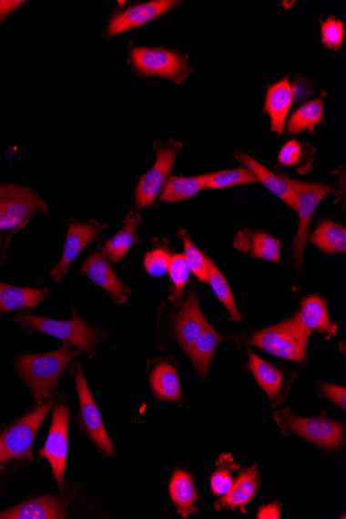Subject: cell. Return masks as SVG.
Listing matches in <instances>:
<instances>
[{"instance_id":"6da1fadb","label":"cell","mask_w":346,"mask_h":519,"mask_svg":"<svg viewBox=\"0 0 346 519\" xmlns=\"http://www.w3.org/2000/svg\"><path fill=\"white\" fill-rule=\"evenodd\" d=\"M69 343H65L56 352L22 356L17 360L18 371L32 390L37 406L41 407L45 399L56 386L60 374L72 358L78 356Z\"/></svg>"},{"instance_id":"7a4b0ae2","label":"cell","mask_w":346,"mask_h":519,"mask_svg":"<svg viewBox=\"0 0 346 519\" xmlns=\"http://www.w3.org/2000/svg\"><path fill=\"white\" fill-rule=\"evenodd\" d=\"M311 334L293 317L255 334L252 345L285 360L300 362L306 356Z\"/></svg>"},{"instance_id":"3957f363","label":"cell","mask_w":346,"mask_h":519,"mask_svg":"<svg viewBox=\"0 0 346 519\" xmlns=\"http://www.w3.org/2000/svg\"><path fill=\"white\" fill-rule=\"evenodd\" d=\"M274 419L283 434L296 433L323 448L337 449L343 445L342 424L327 417L300 418L285 409L275 411Z\"/></svg>"},{"instance_id":"277c9868","label":"cell","mask_w":346,"mask_h":519,"mask_svg":"<svg viewBox=\"0 0 346 519\" xmlns=\"http://www.w3.org/2000/svg\"><path fill=\"white\" fill-rule=\"evenodd\" d=\"M52 406V401L42 404L39 409L19 420L0 436V469L14 460L34 461V441Z\"/></svg>"},{"instance_id":"5b68a950","label":"cell","mask_w":346,"mask_h":519,"mask_svg":"<svg viewBox=\"0 0 346 519\" xmlns=\"http://www.w3.org/2000/svg\"><path fill=\"white\" fill-rule=\"evenodd\" d=\"M281 177L295 191L298 198L299 228L295 241H293L292 258L293 262L300 265L303 262L313 213L323 198L334 192L335 188L327 184H313V182L292 180L287 175H281Z\"/></svg>"},{"instance_id":"8992f818","label":"cell","mask_w":346,"mask_h":519,"mask_svg":"<svg viewBox=\"0 0 346 519\" xmlns=\"http://www.w3.org/2000/svg\"><path fill=\"white\" fill-rule=\"evenodd\" d=\"M17 322L22 326L33 327L35 330L63 340L65 343H69L86 352L93 348L97 339V329L82 322L77 311L75 310L71 322H59V320L36 317L28 312L20 313Z\"/></svg>"},{"instance_id":"52a82bcc","label":"cell","mask_w":346,"mask_h":519,"mask_svg":"<svg viewBox=\"0 0 346 519\" xmlns=\"http://www.w3.org/2000/svg\"><path fill=\"white\" fill-rule=\"evenodd\" d=\"M47 211L46 203L33 189L15 185L0 187V231L18 227Z\"/></svg>"},{"instance_id":"ba28073f","label":"cell","mask_w":346,"mask_h":519,"mask_svg":"<svg viewBox=\"0 0 346 519\" xmlns=\"http://www.w3.org/2000/svg\"><path fill=\"white\" fill-rule=\"evenodd\" d=\"M131 57L140 74L155 78L182 80L188 71L185 56L161 48L137 47L132 49Z\"/></svg>"},{"instance_id":"9c48e42d","label":"cell","mask_w":346,"mask_h":519,"mask_svg":"<svg viewBox=\"0 0 346 519\" xmlns=\"http://www.w3.org/2000/svg\"><path fill=\"white\" fill-rule=\"evenodd\" d=\"M71 414L66 404L54 410V420L49 436L41 450L40 456L47 460L60 486L65 484V471L67 455V433Z\"/></svg>"},{"instance_id":"30bf717a","label":"cell","mask_w":346,"mask_h":519,"mask_svg":"<svg viewBox=\"0 0 346 519\" xmlns=\"http://www.w3.org/2000/svg\"><path fill=\"white\" fill-rule=\"evenodd\" d=\"M77 365L78 368L74 374V379L79 396L82 423H84L88 437L93 440L97 448L101 449L103 452L112 455L115 453L114 445H112L108 433L105 430L100 411L89 392L85 372L80 364Z\"/></svg>"},{"instance_id":"8fae6325","label":"cell","mask_w":346,"mask_h":519,"mask_svg":"<svg viewBox=\"0 0 346 519\" xmlns=\"http://www.w3.org/2000/svg\"><path fill=\"white\" fill-rule=\"evenodd\" d=\"M175 147L176 144H168L161 148L158 151L157 161L152 170L140 179L137 191V203L139 208L148 207L162 192L171 167L176 161L178 151Z\"/></svg>"},{"instance_id":"7c38bea8","label":"cell","mask_w":346,"mask_h":519,"mask_svg":"<svg viewBox=\"0 0 346 519\" xmlns=\"http://www.w3.org/2000/svg\"><path fill=\"white\" fill-rule=\"evenodd\" d=\"M177 4L173 0H157V2L133 5L124 12H117L110 21L107 33L109 36H115L132 28L144 26L146 23L161 16Z\"/></svg>"},{"instance_id":"4fadbf2b","label":"cell","mask_w":346,"mask_h":519,"mask_svg":"<svg viewBox=\"0 0 346 519\" xmlns=\"http://www.w3.org/2000/svg\"><path fill=\"white\" fill-rule=\"evenodd\" d=\"M82 274L105 289L117 303H126L127 295L132 293V289L119 280L107 257L100 252H95L87 257L82 266Z\"/></svg>"},{"instance_id":"5bb4252c","label":"cell","mask_w":346,"mask_h":519,"mask_svg":"<svg viewBox=\"0 0 346 519\" xmlns=\"http://www.w3.org/2000/svg\"><path fill=\"white\" fill-rule=\"evenodd\" d=\"M104 225L97 223L96 221L88 224L73 223L67 232L62 261L51 271L52 276L56 281L64 277L67 273L69 265L75 261L87 244L99 238V234Z\"/></svg>"},{"instance_id":"9a60e30c","label":"cell","mask_w":346,"mask_h":519,"mask_svg":"<svg viewBox=\"0 0 346 519\" xmlns=\"http://www.w3.org/2000/svg\"><path fill=\"white\" fill-rule=\"evenodd\" d=\"M208 322L200 310L198 295L192 292L183 305L176 320V336L179 345L189 353L199 336L208 327Z\"/></svg>"},{"instance_id":"2e32d148","label":"cell","mask_w":346,"mask_h":519,"mask_svg":"<svg viewBox=\"0 0 346 519\" xmlns=\"http://www.w3.org/2000/svg\"><path fill=\"white\" fill-rule=\"evenodd\" d=\"M233 245L244 254L262 261L280 263L281 243L266 233L247 229L240 232L233 240Z\"/></svg>"},{"instance_id":"e0dca14e","label":"cell","mask_w":346,"mask_h":519,"mask_svg":"<svg viewBox=\"0 0 346 519\" xmlns=\"http://www.w3.org/2000/svg\"><path fill=\"white\" fill-rule=\"evenodd\" d=\"M259 486L258 465H253V467L240 472L229 493L222 495V498L215 503V509H239L244 513L247 503H250L255 494H257Z\"/></svg>"},{"instance_id":"ac0fdd59","label":"cell","mask_w":346,"mask_h":519,"mask_svg":"<svg viewBox=\"0 0 346 519\" xmlns=\"http://www.w3.org/2000/svg\"><path fill=\"white\" fill-rule=\"evenodd\" d=\"M298 322L306 330L312 333L317 330L333 337L337 333V326L330 319L327 302L323 297L313 295L306 297L300 304V311L296 316Z\"/></svg>"},{"instance_id":"d6986e66","label":"cell","mask_w":346,"mask_h":519,"mask_svg":"<svg viewBox=\"0 0 346 519\" xmlns=\"http://www.w3.org/2000/svg\"><path fill=\"white\" fill-rule=\"evenodd\" d=\"M66 516V503L52 497L30 500L0 514V519H59Z\"/></svg>"},{"instance_id":"ffe728a7","label":"cell","mask_w":346,"mask_h":519,"mask_svg":"<svg viewBox=\"0 0 346 519\" xmlns=\"http://www.w3.org/2000/svg\"><path fill=\"white\" fill-rule=\"evenodd\" d=\"M239 162H242L248 170H249L261 182L267 189L270 191L277 197H280L284 202H287L290 207L297 211L298 198L295 191L283 180L282 177H278L268 168L262 166L258 161H255L251 157L244 154V152H238L236 155Z\"/></svg>"},{"instance_id":"44dd1931","label":"cell","mask_w":346,"mask_h":519,"mask_svg":"<svg viewBox=\"0 0 346 519\" xmlns=\"http://www.w3.org/2000/svg\"><path fill=\"white\" fill-rule=\"evenodd\" d=\"M293 98V89L290 80L285 78L270 87L268 90L266 109L272 121V131L278 134L284 132Z\"/></svg>"},{"instance_id":"7402d4cb","label":"cell","mask_w":346,"mask_h":519,"mask_svg":"<svg viewBox=\"0 0 346 519\" xmlns=\"http://www.w3.org/2000/svg\"><path fill=\"white\" fill-rule=\"evenodd\" d=\"M48 293L47 288H25L0 282V310L12 312L25 308H36L46 299Z\"/></svg>"},{"instance_id":"603a6c76","label":"cell","mask_w":346,"mask_h":519,"mask_svg":"<svg viewBox=\"0 0 346 519\" xmlns=\"http://www.w3.org/2000/svg\"><path fill=\"white\" fill-rule=\"evenodd\" d=\"M169 492L178 514L188 518L197 511L194 503L198 499V493L188 472L182 470L175 472L169 485Z\"/></svg>"},{"instance_id":"cb8c5ba5","label":"cell","mask_w":346,"mask_h":519,"mask_svg":"<svg viewBox=\"0 0 346 519\" xmlns=\"http://www.w3.org/2000/svg\"><path fill=\"white\" fill-rule=\"evenodd\" d=\"M140 213L133 212L124 221L122 231L111 238L103 247L104 255L111 262L123 261L127 252L133 247L137 240V226L140 223Z\"/></svg>"},{"instance_id":"d4e9b609","label":"cell","mask_w":346,"mask_h":519,"mask_svg":"<svg viewBox=\"0 0 346 519\" xmlns=\"http://www.w3.org/2000/svg\"><path fill=\"white\" fill-rule=\"evenodd\" d=\"M249 366L255 379L267 393L269 399L272 400L277 399L283 388L282 373L275 366L255 355L252 350H249Z\"/></svg>"},{"instance_id":"484cf974","label":"cell","mask_w":346,"mask_h":519,"mask_svg":"<svg viewBox=\"0 0 346 519\" xmlns=\"http://www.w3.org/2000/svg\"><path fill=\"white\" fill-rule=\"evenodd\" d=\"M222 340V336L208 325L188 353L201 377H207L216 348Z\"/></svg>"},{"instance_id":"4316f807","label":"cell","mask_w":346,"mask_h":519,"mask_svg":"<svg viewBox=\"0 0 346 519\" xmlns=\"http://www.w3.org/2000/svg\"><path fill=\"white\" fill-rule=\"evenodd\" d=\"M150 384L158 399L178 401L182 395L178 374L169 363H161L157 366L150 376Z\"/></svg>"},{"instance_id":"83f0119b","label":"cell","mask_w":346,"mask_h":519,"mask_svg":"<svg viewBox=\"0 0 346 519\" xmlns=\"http://www.w3.org/2000/svg\"><path fill=\"white\" fill-rule=\"evenodd\" d=\"M310 240L325 254H344L346 251V229L332 221H323Z\"/></svg>"},{"instance_id":"f1b7e54d","label":"cell","mask_w":346,"mask_h":519,"mask_svg":"<svg viewBox=\"0 0 346 519\" xmlns=\"http://www.w3.org/2000/svg\"><path fill=\"white\" fill-rule=\"evenodd\" d=\"M208 174L199 177H171L164 185L161 201L178 202L197 195L207 186Z\"/></svg>"},{"instance_id":"f546056e","label":"cell","mask_w":346,"mask_h":519,"mask_svg":"<svg viewBox=\"0 0 346 519\" xmlns=\"http://www.w3.org/2000/svg\"><path fill=\"white\" fill-rule=\"evenodd\" d=\"M208 282L212 286L218 299L229 310L230 320L239 322L242 319V315L238 311L235 297H233L228 281L210 259H209L208 266Z\"/></svg>"},{"instance_id":"4dcf8cb0","label":"cell","mask_w":346,"mask_h":519,"mask_svg":"<svg viewBox=\"0 0 346 519\" xmlns=\"http://www.w3.org/2000/svg\"><path fill=\"white\" fill-rule=\"evenodd\" d=\"M323 103L321 99H317L300 107L290 117L288 123V131L291 135L312 130L322 119Z\"/></svg>"},{"instance_id":"1f68e13d","label":"cell","mask_w":346,"mask_h":519,"mask_svg":"<svg viewBox=\"0 0 346 519\" xmlns=\"http://www.w3.org/2000/svg\"><path fill=\"white\" fill-rule=\"evenodd\" d=\"M217 470L210 477V486L214 495H225L229 493L235 479L233 474L239 470V465L233 462L231 454H221L216 462Z\"/></svg>"},{"instance_id":"d6a6232c","label":"cell","mask_w":346,"mask_h":519,"mask_svg":"<svg viewBox=\"0 0 346 519\" xmlns=\"http://www.w3.org/2000/svg\"><path fill=\"white\" fill-rule=\"evenodd\" d=\"M255 175L248 168L224 171L208 174L207 186L209 189H223L258 182Z\"/></svg>"},{"instance_id":"836d02e7","label":"cell","mask_w":346,"mask_h":519,"mask_svg":"<svg viewBox=\"0 0 346 519\" xmlns=\"http://www.w3.org/2000/svg\"><path fill=\"white\" fill-rule=\"evenodd\" d=\"M190 272L189 265H188L184 254L172 255L168 273L173 284V289L169 300L177 305V306L180 301H182L187 282L189 280Z\"/></svg>"},{"instance_id":"e575fe53","label":"cell","mask_w":346,"mask_h":519,"mask_svg":"<svg viewBox=\"0 0 346 519\" xmlns=\"http://www.w3.org/2000/svg\"><path fill=\"white\" fill-rule=\"evenodd\" d=\"M179 235L182 236L185 244L184 256L188 265H189L190 271L200 281L208 282L209 258L194 245L187 232H180Z\"/></svg>"},{"instance_id":"d590c367","label":"cell","mask_w":346,"mask_h":519,"mask_svg":"<svg viewBox=\"0 0 346 519\" xmlns=\"http://www.w3.org/2000/svg\"><path fill=\"white\" fill-rule=\"evenodd\" d=\"M171 254L167 248L149 251L145 257L146 271L154 277H161L168 272Z\"/></svg>"},{"instance_id":"8d00e7d4","label":"cell","mask_w":346,"mask_h":519,"mask_svg":"<svg viewBox=\"0 0 346 519\" xmlns=\"http://www.w3.org/2000/svg\"><path fill=\"white\" fill-rule=\"evenodd\" d=\"M322 43L329 48L337 50L341 47L344 39V26L341 21L329 19L321 27Z\"/></svg>"},{"instance_id":"74e56055","label":"cell","mask_w":346,"mask_h":519,"mask_svg":"<svg viewBox=\"0 0 346 519\" xmlns=\"http://www.w3.org/2000/svg\"><path fill=\"white\" fill-rule=\"evenodd\" d=\"M300 157V144L297 140H291L285 144L280 154V162L285 166L296 165Z\"/></svg>"},{"instance_id":"f35d334b","label":"cell","mask_w":346,"mask_h":519,"mask_svg":"<svg viewBox=\"0 0 346 519\" xmlns=\"http://www.w3.org/2000/svg\"><path fill=\"white\" fill-rule=\"evenodd\" d=\"M322 392L328 399L336 403L338 407L346 409V391L344 387L323 384Z\"/></svg>"},{"instance_id":"ab89813d","label":"cell","mask_w":346,"mask_h":519,"mask_svg":"<svg viewBox=\"0 0 346 519\" xmlns=\"http://www.w3.org/2000/svg\"><path fill=\"white\" fill-rule=\"evenodd\" d=\"M281 503L275 502L273 503H270V505L266 507H262L260 510L258 514V518H270V519H278L280 518V509Z\"/></svg>"},{"instance_id":"60d3db41","label":"cell","mask_w":346,"mask_h":519,"mask_svg":"<svg viewBox=\"0 0 346 519\" xmlns=\"http://www.w3.org/2000/svg\"><path fill=\"white\" fill-rule=\"evenodd\" d=\"M24 4L25 2H22V0H18V2L17 0H0V19L5 18Z\"/></svg>"},{"instance_id":"b9f144b4","label":"cell","mask_w":346,"mask_h":519,"mask_svg":"<svg viewBox=\"0 0 346 519\" xmlns=\"http://www.w3.org/2000/svg\"><path fill=\"white\" fill-rule=\"evenodd\" d=\"M2 240H3V236L0 235V243H2Z\"/></svg>"}]
</instances>
